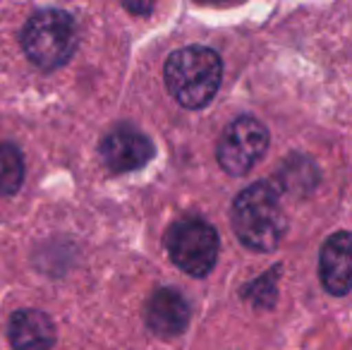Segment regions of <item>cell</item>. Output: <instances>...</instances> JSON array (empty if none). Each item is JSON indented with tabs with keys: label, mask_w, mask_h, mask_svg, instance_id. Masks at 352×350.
I'll return each mask as SVG.
<instances>
[{
	"label": "cell",
	"mask_w": 352,
	"mask_h": 350,
	"mask_svg": "<svg viewBox=\"0 0 352 350\" xmlns=\"http://www.w3.org/2000/svg\"><path fill=\"white\" fill-rule=\"evenodd\" d=\"M153 156V144L135 127H116L101 142V159L116 173H130L146 166Z\"/></svg>",
	"instance_id": "8992f818"
},
{
	"label": "cell",
	"mask_w": 352,
	"mask_h": 350,
	"mask_svg": "<svg viewBox=\"0 0 352 350\" xmlns=\"http://www.w3.org/2000/svg\"><path fill=\"white\" fill-rule=\"evenodd\" d=\"M122 8L130 10L132 14H148L156 8V0H120Z\"/></svg>",
	"instance_id": "8fae6325"
},
{
	"label": "cell",
	"mask_w": 352,
	"mask_h": 350,
	"mask_svg": "<svg viewBox=\"0 0 352 350\" xmlns=\"http://www.w3.org/2000/svg\"><path fill=\"white\" fill-rule=\"evenodd\" d=\"M22 48L34 65L56 70L77 48V27L65 10H41L22 29Z\"/></svg>",
	"instance_id": "3957f363"
},
{
	"label": "cell",
	"mask_w": 352,
	"mask_h": 350,
	"mask_svg": "<svg viewBox=\"0 0 352 350\" xmlns=\"http://www.w3.org/2000/svg\"><path fill=\"white\" fill-rule=\"evenodd\" d=\"M166 87L170 96L185 108L209 106L221 87L223 63L216 51L206 46H187L175 51L166 63Z\"/></svg>",
	"instance_id": "7a4b0ae2"
},
{
	"label": "cell",
	"mask_w": 352,
	"mask_h": 350,
	"mask_svg": "<svg viewBox=\"0 0 352 350\" xmlns=\"http://www.w3.org/2000/svg\"><path fill=\"white\" fill-rule=\"evenodd\" d=\"M166 250L173 264L190 276H206L218 259V233L201 219H182L168 228Z\"/></svg>",
	"instance_id": "277c9868"
},
{
	"label": "cell",
	"mask_w": 352,
	"mask_h": 350,
	"mask_svg": "<svg viewBox=\"0 0 352 350\" xmlns=\"http://www.w3.org/2000/svg\"><path fill=\"white\" fill-rule=\"evenodd\" d=\"M187 324H190V305L182 298V293L173 288H161L151 295L146 305V327L156 336H180Z\"/></svg>",
	"instance_id": "ba28073f"
},
{
	"label": "cell",
	"mask_w": 352,
	"mask_h": 350,
	"mask_svg": "<svg viewBox=\"0 0 352 350\" xmlns=\"http://www.w3.org/2000/svg\"><path fill=\"white\" fill-rule=\"evenodd\" d=\"M8 336L14 350H51L56 343V327L48 314L38 309H19L10 319Z\"/></svg>",
	"instance_id": "9c48e42d"
},
{
	"label": "cell",
	"mask_w": 352,
	"mask_h": 350,
	"mask_svg": "<svg viewBox=\"0 0 352 350\" xmlns=\"http://www.w3.org/2000/svg\"><path fill=\"white\" fill-rule=\"evenodd\" d=\"M266 146H269V130L264 127V122L242 116L223 130L216 156L226 173L245 175L264 156Z\"/></svg>",
	"instance_id": "5b68a950"
},
{
	"label": "cell",
	"mask_w": 352,
	"mask_h": 350,
	"mask_svg": "<svg viewBox=\"0 0 352 350\" xmlns=\"http://www.w3.org/2000/svg\"><path fill=\"white\" fill-rule=\"evenodd\" d=\"M319 276L331 295L352 290V233H336L321 248Z\"/></svg>",
	"instance_id": "52a82bcc"
},
{
	"label": "cell",
	"mask_w": 352,
	"mask_h": 350,
	"mask_svg": "<svg viewBox=\"0 0 352 350\" xmlns=\"http://www.w3.org/2000/svg\"><path fill=\"white\" fill-rule=\"evenodd\" d=\"M24 180V161L14 144H0V195H14Z\"/></svg>",
	"instance_id": "30bf717a"
},
{
	"label": "cell",
	"mask_w": 352,
	"mask_h": 350,
	"mask_svg": "<svg viewBox=\"0 0 352 350\" xmlns=\"http://www.w3.org/2000/svg\"><path fill=\"white\" fill-rule=\"evenodd\" d=\"M197 3H209V5H216V3H230V0H197Z\"/></svg>",
	"instance_id": "7c38bea8"
},
{
	"label": "cell",
	"mask_w": 352,
	"mask_h": 350,
	"mask_svg": "<svg viewBox=\"0 0 352 350\" xmlns=\"http://www.w3.org/2000/svg\"><path fill=\"white\" fill-rule=\"evenodd\" d=\"M232 228L240 243L256 252H271L285 235V214L271 182L245 187L232 201Z\"/></svg>",
	"instance_id": "6da1fadb"
}]
</instances>
